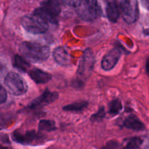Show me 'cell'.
I'll return each instance as SVG.
<instances>
[{
    "label": "cell",
    "mask_w": 149,
    "mask_h": 149,
    "mask_svg": "<svg viewBox=\"0 0 149 149\" xmlns=\"http://www.w3.org/2000/svg\"><path fill=\"white\" fill-rule=\"evenodd\" d=\"M21 56L30 62H42L48 59L50 48L46 45L32 42H24L19 48Z\"/></svg>",
    "instance_id": "6da1fadb"
},
{
    "label": "cell",
    "mask_w": 149,
    "mask_h": 149,
    "mask_svg": "<svg viewBox=\"0 0 149 149\" xmlns=\"http://www.w3.org/2000/svg\"><path fill=\"white\" fill-rule=\"evenodd\" d=\"M98 15L107 18L111 22H116L119 10L115 0H92Z\"/></svg>",
    "instance_id": "7a4b0ae2"
},
{
    "label": "cell",
    "mask_w": 149,
    "mask_h": 149,
    "mask_svg": "<svg viewBox=\"0 0 149 149\" xmlns=\"http://www.w3.org/2000/svg\"><path fill=\"white\" fill-rule=\"evenodd\" d=\"M5 85L11 94L20 96L27 91V84L22 77L16 72H11L7 74L5 78Z\"/></svg>",
    "instance_id": "3957f363"
},
{
    "label": "cell",
    "mask_w": 149,
    "mask_h": 149,
    "mask_svg": "<svg viewBox=\"0 0 149 149\" xmlns=\"http://www.w3.org/2000/svg\"><path fill=\"white\" fill-rule=\"evenodd\" d=\"M21 24L26 31L32 34H43L48 29L49 24L39 15H26L21 19Z\"/></svg>",
    "instance_id": "277c9868"
},
{
    "label": "cell",
    "mask_w": 149,
    "mask_h": 149,
    "mask_svg": "<svg viewBox=\"0 0 149 149\" xmlns=\"http://www.w3.org/2000/svg\"><path fill=\"white\" fill-rule=\"evenodd\" d=\"M120 8L121 16L125 22L127 24H133L137 21L139 15L137 0H123Z\"/></svg>",
    "instance_id": "5b68a950"
},
{
    "label": "cell",
    "mask_w": 149,
    "mask_h": 149,
    "mask_svg": "<svg viewBox=\"0 0 149 149\" xmlns=\"http://www.w3.org/2000/svg\"><path fill=\"white\" fill-rule=\"evenodd\" d=\"M94 64V56L92 51L86 49L82 57L78 70V77L81 81L86 80L91 74Z\"/></svg>",
    "instance_id": "8992f818"
},
{
    "label": "cell",
    "mask_w": 149,
    "mask_h": 149,
    "mask_svg": "<svg viewBox=\"0 0 149 149\" xmlns=\"http://www.w3.org/2000/svg\"><path fill=\"white\" fill-rule=\"evenodd\" d=\"M77 11L79 16L86 21H93L98 16L94 4L90 0H81L80 5L77 7Z\"/></svg>",
    "instance_id": "52a82bcc"
},
{
    "label": "cell",
    "mask_w": 149,
    "mask_h": 149,
    "mask_svg": "<svg viewBox=\"0 0 149 149\" xmlns=\"http://www.w3.org/2000/svg\"><path fill=\"white\" fill-rule=\"evenodd\" d=\"M13 139L18 143L27 145L34 144L36 142H40L42 140V137L40 135H38L34 131H29L25 133L15 131L13 134Z\"/></svg>",
    "instance_id": "ba28073f"
},
{
    "label": "cell",
    "mask_w": 149,
    "mask_h": 149,
    "mask_svg": "<svg viewBox=\"0 0 149 149\" xmlns=\"http://www.w3.org/2000/svg\"><path fill=\"white\" fill-rule=\"evenodd\" d=\"M121 51L119 48H115L109 51L102 60L101 65L103 70H110L113 68L119 60Z\"/></svg>",
    "instance_id": "9c48e42d"
},
{
    "label": "cell",
    "mask_w": 149,
    "mask_h": 149,
    "mask_svg": "<svg viewBox=\"0 0 149 149\" xmlns=\"http://www.w3.org/2000/svg\"><path fill=\"white\" fill-rule=\"evenodd\" d=\"M58 99V94L55 91H45L43 94L39 97H37L36 100H34L31 104L29 105L30 108L35 109L38 107H41L45 104H50L55 101Z\"/></svg>",
    "instance_id": "30bf717a"
},
{
    "label": "cell",
    "mask_w": 149,
    "mask_h": 149,
    "mask_svg": "<svg viewBox=\"0 0 149 149\" xmlns=\"http://www.w3.org/2000/svg\"><path fill=\"white\" fill-rule=\"evenodd\" d=\"M54 58L60 65H68L71 61V56L68 50L64 47H58L54 50Z\"/></svg>",
    "instance_id": "8fae6325"
},
{
    "label": "cell",
    "mask_w": 149,
    "mask_h": 149,
    "mask_svg": "<svg viewBox=\"0 0 149 149\" xmlns=\"http://www.w3.org/2000/svg\"><path fill=\"white\" fill-rule=\"evenodd\" d=\"M29 74L30 78L37 84H45L52 78L51 74L37 68L30 70L29 72Z\"/></svg>",
    "instance_id": "7c38bea8"
},
{
    "label": "cell",
    "mask_w": 149,
    "mask_h": 149,
    "mask_svg": "<svg viewBox=\"0 0 149 149\" xmlns=\"http://www.w3.org/2000/svg\"><path fill=\"white\" fill-rule=\"evenodd\" d=\"M40 8L54 17H56L61 11L59 2L57 0H45L41 3Z\"/></svg>",
    "instance_id": "4fadbf2b"
},
{
    "label": "cell",
    "mask_w": 149,
    "mask_h": 149,
    "mask_svg": "<svg viewBox=\"0 0 149 149\" xmlns=\"http://www.w3.org/2000/svg\"><path fill=\"white\" fill-rule=\"evenodd\" d=\"M124 125L127 129L134 130V131H140L144 129V125L143 123L134 116H130L124 121Z\"/></svg>",
    "instance_id": "5bb4252c"
},
{
    "label": "cell",
    "mask_w": 149,
    "mask_h": 149,
    "mask_svg": "<svg viewBox=\"0 0 149 149\" xmlns=\"http://www.w3.org/2000/svg\"><path fill=\"white\" fill-rule=\"evenodd\" d=\"M13 64L14 67L23 72L27 71L30 67V64L29 63V61L25 58L19 55H16L14 56Z\"/></svg>",
    "instance_id": "9a60e30c"
},
{
    "label": "cell",
    "mask_w": 149,
    "mask_h": 149,
    "mask_svg": "<svg viewBox=\"0 0 149 149\" xmlns=\"http://www.w3.org/2000/svg\"><path fill=\"white\" fill-rule=\"evenodd\" d=\"M88 106V102H75L73 104H68L63 107V110L66 111L72 112H79L84 110Z\"/></svg>",
    "instance_id": "2e32d148"
},
{
    "label": "cell",
    "mask_w": 149,
    "mask_h": 149,
    "mask_svg": "<svg viewBox=\"0 0 149 149\" xmlns=\"http://www.w3.org/2000/svg\"><path fill=\"white\" fill-rule=\"evenodd\" d=\"M34 14L39 15L41 18H43L48 24H56V17L53 16L52 15L49 14L48 13L45 12V10H43L42 9H41L40 8H37L35 10V11L34 12Z\"/></svg>",
    "instance_id": "e0dca14e"
},
{
    "label": "cell",
    "mask_w": 149,
    "mask_h": 149,
    "mask_svg": "<svg viewBox=\"0 0 149 149\" xmlns=\"http://www.w3.org/2000/svg\"><path fill=\"white\" fill-rule=\"evenodd\" d=\"M122 108V104L119 100H114L109 104L108 113L112 116H116L119 113Z\"/></svg>",
    "instance_id": "ac0fdd59"
},
{
    "label": "cell",
    "mask_w": 149,
    "mask_h": 149,
    "mask_svg": "<svg viewBox=\"0 0 149 149\" xmlns=\"http://www.w3.org/2000/svg\"><path fill=\"white\" fill-rule=\"evenodd\" d=\"M56 124L54 121L51 120H41L39 123V130L42 131L51 132L56 130Z\"/></svg>",
    "instance_id": "d6986e66"
},
{
    "label": "cell",
    "mask_w": 149,
    "mask_h": 149,
    "mask_svg": "<svg viewBox=\"0 0 149 149\" xmlns=\"http://www.w3.org/2000/svg\"><path fill=\"white\" fill-rule=\"evenodd\" d=\"M143 143V140L139 137H134L127 142L123 149H139Z\"/></svg>",
    "instance_id": "ffe728a7"
},
{
    "label": "cell",
    "mask_w": 149,
    "mask_h": 149,
    "mask_svg": "<svg viewBox=\"0 0 149 149\" xmlns=\"http://www.w3.org/2000/svg\"><path fill=\"white\" fill-rule=\"evenodd\" d=\"M119 144L116 141H109L102 149H119Z\"/></svg>",
    "instance_id": "44dd1931"
},
{
    "label": "cell",
    "mask_w": 149,
    "mask_h": 149,
    "mask_svg": "<svg viewBox=\"0 0 149 149\" xmlns=\"http://www.w3.org/2000/svg\"><path fill=\"white\" fill-rule=\"evenodd\" d=\"M104 117V109L101 108L99 110L98 113L94 114L91 116V120L92 121H97V120H101L102 118Z\"/></svg>",
    "instance_id": "7402d4cb"
},
{
    "label": "cell",
    "mask_w": 149,
    "mask_h": 149,
    "mask_svg": "<svg viewBox=\"0 0 149 149\" xmlns=\"http://www.w3.org/2000/svg\"><path fill=\"white\" fill-rule=\"evenodd\" d=\"M61 2H63L64 4L69 5V6L77 8L81 3V0H61Z\"/></svg>",
    "instance_id": "603a6c76"
},
{
    "label": "cell",
    "mask_w": 149,
    "mask_h": 149,
    "mask_svg": "<svg viewBox=\"0 0 149 149\" xmlns=\"http://www.w3.org/2000/svg\"><path fill=\"white\" fill-rule=\"evenodd\" d=\"M7 100V92L4 87L0 86V104L5 102Z\"/></svg>",
    "instance_id": "cb8c5ba5"
},
{
    "label": "cell",
    "mask_w": 149,
    "mask_h": 149,
    "mask_svg": "<svg viewBox=\"0 0 149 149\" xmlns=\"http://www.w3.org/2000/svg\"><path fill=\"white\" fill-rule=\"evenodd\" d=\"M5 73V68L4 67V66L2 64H0V79L2 78H3L4 74Z\"/></svg>",
    "instance_id": "d4e9b609"
},
{
    "label": "cell",
    "mask_w": 149,
    "mask_h": 149,
    "mask_svg": "<svg viewBox=\"0 0 149 149\" xmlns=\"http://www.w3.org/2000/svg\"><path fill=\"white\" fill-rule=\"evenodd\" d=\"M0 149H8L6 147H4L2 145H0Z\"/></svg>",
    "instance_id": "484cf974"
}]
</instances>
